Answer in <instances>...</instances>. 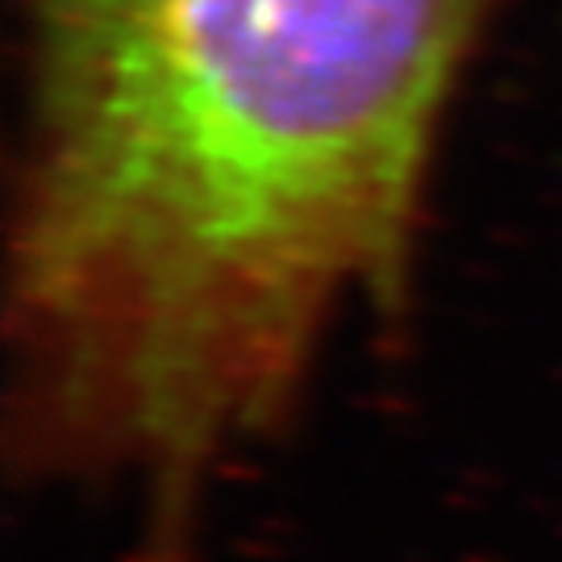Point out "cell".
I'll list each match as a JSON object with an SVG mask.
<instances>
[{"instance_id":"1","label":"cell","mask_w":562,"mask_h":562,"mask_svg":"<svg viewBox=\"0 0 562 562\" xmlns=\"http://www.w3.org/2000/svg\"><path fill=\"white\" fill-rule=\"evenodd\" d=\"M492 0H34L9 234L25 438L192 467L401 296Z\"/></svg>"}]
</instances>
